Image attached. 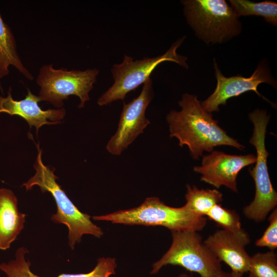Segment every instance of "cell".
Instances as JSON below:
<instances>
[{
    "mask_svg": "<svg viewBox=\"0 0 277 277\" xmlns=\"http://www.w3.org/2000/svg\"><path fill=\"white\" fill-rule=\"evenodd\" d=\"M250 242V236L244 229L236 232L217 230L203 241L205 245L231 271L242 275L248 271L251 256L245 248Z\"/></svg>",
    "mask_w": 277,
    "mask_h": 277,
    "instance_id": "cell-12",
    "label": "cell"
},
{
    "mask_svg": "<svg viewBox=\"0 0 277 277\" xmlns=\"http://www.w3.org/2000/svg\"><path fill=\"white\" fill-rule=\"evenodd\" d=\"M230 6L239 17L257 15L273 26L277 24V4L272 1L253 2L248 0H230Z\"/></svg>",
    "mask_w": 277,
    "mask_h": 277,
    "instance_id": "cell-18",
    "label": "cell"
},
{
    "mask_svg": "<svg viewBox=\"0 0 277 277\" xmlns=\"http://www.w3.org/2000/svg\"><path fill=\"white\" fill-rule=\"evenodd\" d=\"M216 277H244V275L238 274L232 271L225 272L222 270Z\"/></svg>",
    "mask_w": 277,
    "mask_h": 277,
    "instance_id": "cell-22",
    "label": "cell"
},
{
    "mask_svg": "<svg viewBox=\"0 0 277 277\" xmlns=\"http://www.w3.org/2000/svg\"><path fill=\"white\" fill-rule=\"evenodd\" d=\"M0 90L3 93V87H2V84L1 83V82H0Z\"/></svg>",
    "mask_w": 277,
    "mask_h": 277,
    "instance_id": "cell-24",
    "label": "cell"
},
{
    "mask_svg": "<svg viewBox=\"0 0 277 277\" xmlns=\"http://www.w3.org/2000/svg\"><path fill=\"white\" fill-rule=\"evenodd\" d=\"M26 214L17 208V199L9 189L0 188V250L9 249L24 227Z\"/></svg>",
    "mask_w": 277,
    "mask_h": 277,
    "instance_id": "cell-15",
    "label": "cell"
},
{
    "mask_svg": "<svg viewBox=\"0 0 277 277\" xmlns=\"http://www.w3.org/2000/svg\"><path fill=\"white\" fill-rule=\"evenodd\" d=\"M36 147L38 153L34 164L35 173L22 186L27 190L38 186L42 192L50 193L57 207V211L52 215L51 219L56 223L63 224L67 227L68 244L72 250L76 243L81 241L84 234L101 238L103 235L102 229L91 221L89 215L81 212L69 199L56 182L58 177L54 174V169L52 170L44 164L42 159V150L39 143Z\"/></svg>",
    "mask_w": 277,
    "mask_h": 277,
    "instance_id": "cell-2",
    "label": "cell"
},
{
    "mask_svg": "<svg viewBox=\"0 0 277 277\" xmlns=\"http://www.w3.org/2000/svg\"><path fill=\"white\" fill-rule=\"evenodd\" d=\"M179 104L181 110H171L166 117L170 136L177 138L180 146H187L193 159L197 160L204 151L211 152L220 146L240 150L245 148L219 126L211 113L202 107L197 96L185 93Z\"/></svg>",
    "mask_w": 277,
    "mask_h": 277,
    "instance_id": "cell-1",
    "label": "cell"
},
{
    "mask_svg": "<svg viewBox=\"0 0 277 277\" xmlns=\"http://www.w3.org/2000/svg\"><path fill=\"white\" fill-rule=\"evenodd\" d=\"M99 71L96 68L85 70L55 69L51 64L42 66L36 81L40 87L41 101L50 103L56 108H62L64 101L71 95L79 97L78 108L84 107L90 100L89 92L96 81Z\"/></svg>",
    "mask_w": 277,
    "mask_h": 277,
    "instance_id": "cell-8",
    "label": "cell"
},
{
    "mask_svg": "<svg viewBox=\"0 0 277 277\" xmlns=\"http://www.w3.org/2000/svg\"><path fill=\"white\" fill-rule=\"evenodd\" d=\"M269 225L262 235L255 242L259 247H266L274 251L277 248V209L270 212L268 217Z\"/></svg>",
    "mask_w": 277,
    "mask_h": 277,
    "instance_id": "cell-21",
    "label": "cell"
},
{
    "mask_svg": "<svg viewBox=\"0 0 277 277\" xmlns=\"http://www.w3.org/2000/svg\"><path fill=\"white\" fill-rule=\"evenodd\" d=\"M177 277H191L188 274L186 273H183L180 274Z\"/></svg>",
    "mask_w": 277,
    "mask_h": 277,
    "instance_id": "cell-23",
    "label": "cell"
},
{
    "mask_svg": "<svg viewBox=\"0 0 277 277\" xmlns=\"http://www.w3.org/2000/svg\"><path fill=\"white\" fill-rule=\"evenodd\" d=\"M253 125L252 136L249 143L256 150L254 166L249 169L255 185L252 201L243 208L246 217L256 223L263 222L277 206V193L271 182L267 167L269 155L265 146V136L269 115L265 110L256 109L249 113Z\"/></svg>",
    "mask_w": 277,
    "mask_h": 277,
    "instance_id": "cell-4",
    "label": "cell"
},
{
    "mask_svg": "<svg viewBox=\"0 0 277 277\" xmlns=\"http://www.w3.org/2000/svg\"><path fill=\"white\" fill-rule=\"evenodd\" d=\"M24 247H20L15 253V259L7 263L0 264V269L7 277H41L32 272L30 268V262L26 261L25 254L28 253ZM117 264L115 258H101L94 268L86 273H62L57 277H110L115 274Z\"/></svg>",
    "mask_w": 277,
    "mask_h": 277,
    "instance_id": "cell-14",
    "label": "cell"
},
{
    "mask_svg": "<svg viewBox=\"0 0 277 277\" xmlns=\"http://www.w3.org/2000/svg\"><path fill=\"white\" fill-rule=\"evenodd\" d=\"M143 84L140 95L130 102L124 104L117 130L106 146L107 150L112 155H120L150 123L145 116L152 98L150 77Z\"/></svg>",
    "mask_w": 277,
    "mask_h": 277,
    "instance_id": "cell-9",
    "label": "cell"
},
{
    "mask_svg": "<svg viewBox=\"0 0 277 277\" xmlns=\"http://www.w3.org/2000/svg\"><path fill=\"white\" fill-rule=\"evenodd\" d=\"M9 87L6 97L0 95V113H5L11 115H18L25 120L30 128L34 126L36 134L41 127L44 125H54L61 123L66 114L65 108L43 110L38 105L41 100L38 97L28 89L25 98L21 100H13Z\"/></svg>",
    "mask_w": 277,
    "mask_h": 277,
    "instance_id": "cell-13",
    "label": "cell"
},
{
    "mask_svg": "<svg viewBox=\"0 0 277 277\" xmlns=\"http://www.w3.org/2000/svg\"><path fill=\"white\" fill-rule=\"evenodd\" d=\"M255 162L256 155L253 154L231 155L213 150L203 156L201 165L195 166L193 171L201 175V181L216 189L224 186L237 193L238 174Z\"/></svg>",
    "mask_w": 277,
    "mask_h": 277,
    "instance_id": "cell-10",
    "label": "cell"
},
{
    "mask_svg": "<svg viewBox=\"0 0 277 277\" xmlns=\"http://www.w3.org/2000/svg\"><path fill=\"white\" fill-rule=\"evenodd\" d=\"M92 219L114 224L163 226L171 232H198L202 230L207 224L206 217L194 213L184 205L178 208L167 206L157 197L147 198L137 207L94 216Z\"/></svg>",
    "mask_w": 277,
    "mask_h": 277,
    "instance_id": "cell-3",
    "label": "cell"
},
{
    "mask_svg": "<svg viewBox=\"0 0 277 277\" xmlns=\"http://www.w3.org/2000/svg\"><path fill=\"white\" fill-rule=\"evenodd\" d=\"M206 216L225 230L236 232L243 229L239 214L235 210L224 207L220 204L214 206Z\"/></svg>",
    "mask_w": 277,
    "mask_h": 277,
    "instance_id": "cell-20",
    "label": "cell"
},
{
    "mask_svg": "<svg viewBox=\"0 0 277 277\" xmlns=\"http://www.w3.org/2000/svg\"><path fill=\"white\" fill-rule=\"evenodd\" d=\"M185 207L199 215L205 216L215 205L223 201V194L217 189H199L195 186L187 185Z\"/></svg>",
    "mask_w": 277,
    "mask_h": 277,
    "instance_id": "cell-17",
    "label": "cell"
},
{
    "mask_svg": "<svg viewBox=\"0 0 277 277\" xmlns=\"http://www.w3.org/2000/svg\"><path fill=\"white\" fill-rule=\"evenodd\" d=\"M248 277H277V254L274 251L257 252L250 256Z\"/></svg>",
    "mask_w": 277,
    "mask_h": 277,
    "instance_id": "cell-19",
    "label": "cell"
},
{
    "mask_svg": "<svg viewBox=\"0 0 277 277\" xmlns=\"http://www.w3.org/2000/svg\"><path fill=\"white\" fill-rule=\"evenodd\" d=\"M182 4L189 24L206 43H221L241 31L239 17L224 0H188Z\"/></svg>",
    "mask_w": 277,
    "mask_h": 277,
    "instance_id": "cell-5",
    "label": "cell"
},
{
    "mask_svg": "<svg viewBox=\"0 0 277 277\" xmlns=\"http://www.w3.org/2000/svg\"><path fill=\"white\" fill-rule=\"evenodd\" d=\"M171 245L152 265L155 274L166 265L179 266L200 277H216L223 270L221 262L205 245L197 231H172Z\"/></svg>",
    "mask_w": 277,
    "mask_h": 277,
    "instance_id": "cell-6",
    "label": "cell"
},
{
    "mask_svg": "<svg viewBox=\"0 0 277 277\" xmlns=\"http://www.w3.org/2000/svg\"><path fill=\"white\" fill-rule=\"evenodd\" d=\"M185 37L177 39L164 54L155 57L134 61L132 57L125 55L122 63L113 65L111 72L114 83L99 97L98 105L103 106L124 100L127 93L144 84L155 68L164 62H173L188 68L187 57L176 52Z\"/></svg>",
    "mask_w": 277,
    "mask_h": 277,
    "instance_id": "cell-7",
    "label": "cell"
},
{
    "mask_svg": "<svg viewBox=\"0 0 277 277\" xmlns=\"http://www.w3.org/2000/svg\"><path fill=\"white\" fill-rule=\"evenodd\" d=\"M214 67L217 81L216 87L212 94L201 103L202 107L207 112L211 113L218 111L219 106L225 105L228 99L249 91H254L259 96L271 103L258 91V87L261 83H268L274 86L275 85L274 80L264 64H259L253 74L248 77L240 75L225 77L222 74L214 60Z\"/></svg>",
    "mask_w": 277,
    "mask_h": 277,
    "instance_id": "cell-11",
    "label": "cell"
},
{
    "mask_svg": "<svg viewBox=\"0 0 277 277\" xmlns=\"http://www.w3.org/2000/svg\"><path fill=\"white\" fill-rule=\"evenodd\" d=\"M10 66L14 67L29 80H33V76L24 66L19 56L11 28L0 14V80L8 75Z\"/></svg>",
    "mask_w": 277,
    "mask_h": 277,
    "instance_id": "cell-16",
    "label": "cell"
}]
</instances>
